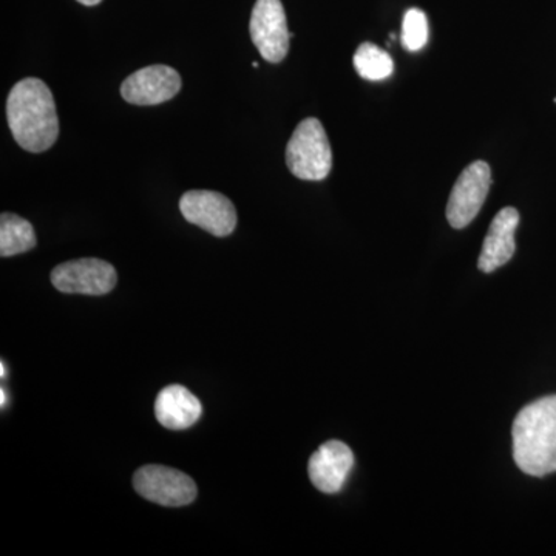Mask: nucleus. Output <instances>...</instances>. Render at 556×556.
I'll use <instances>...</instances> for the list:
<instances>
[{"label": "nucleus", "instance_id": "1", "mask_svg": "<svg viewBox=\"0 0 556 556\" xmlns=\"http://www.w3.org/2000/svg\"><path fill=\"white\" fill-rule=\"evenodd\" d=\"M7 118L14 141L31 153L49 150L60 137L56 102L43 80L25 78L11 89Z\"/></svg>", "mask_w": 556, "mask_h": 556}, {"label": "nucleus", "instance_id": "2", "mask_svg": "<svg viewBox=\"0 0 556 556\" xmlns=\"http://www.w3.org/2000/svg\"><path fill=\"white\" fill-rule=\"evenodd\" d=\"M514 459L530 477L556 471V396L538 399L518 413L511 428Z\"/></svg>", "mask_w": 556, "mask_h": 556}, {"label": "nucleus", "instance_id": "3", "mask_svg": "<svg viewBox=\"0 0 556 556\" xmlns=\"http://www.w3.org/2000/svg\"><path fill=\"white\" fill-rule=\"evenodd\" d=\"M288 169L305 181H321L332 169V152L320 121L308 118L299 124L287 148Z\"/></svg>", "mask_w": 556, "mask_h": 556}, {"label": "nucleus", "instance_id": "4", "mask_svg": "<svg viewBox=\"0 0 556 556\" xmlns=\"http://www.w3.org/2000/svg\"><path fill=\"white\" fill-rule=\"evenodd\" d=\"M134 486L146 500L166 507L189 506L199 495L195 481L188 475L156 464L139 468Z\"/></svg>", "mask_w": 556, "mask_h": 556}, {"label": "nucleus", "instance_id": "5", "mask_svg": "<svg viewBox=\"0 0 556 556\" xmlns=\"http://www.w3.org/2000/svg\"><path fill=\"white\" fill-rule=\"evenodd\" d=\"M492 186V169L485 161H475L464 169L453 186L447 204V219L455 229H464L477 218Z\"/></svg>", "mask_w": 556, "mask_h": 556}, {"label": "nucleus", "instance_id": "6", "mask_svg": "<svg viewBox=\"0 0 556 556\" xmlns=\"http://www.w3.org/2000/svg\"><path fill=\"white\" fill-rule=\"evenodd\" d=\"M249 30L263 60L278 64L287 58L289 39L294 35L288 30L287 13L280 0H257Z\"/></svg>", "mask_w": 556, "mask_h": 556}, {"label": "nucleus", "instance_id": "7", "mask_svg": "<svg viewBox=\"0 0 556 556\" xmlns=\"http://www.w3.org/2000/svg\"><path fill=\"white\" fill-rule=\"evenodd\" d=\"M118 274L110 263L98 258L61 263L51 273V283L64 294L104 295L113 291Z\"/></svg>", "mask_w": 556, "mask_h": 556}, {"label": "nucleus", "instance_id": "8", "mask_svg": "<svg viewBox=\"0 0 556 556\" xmlns=\"http://www.w3.org/2000/svg\"><path fill=\"white\" fill-rule=\"evenodd\" d=\"M182 217L215 237L236 230L237 211L232 201L212 190H189L179 200Z\"/></svg>", "mask_w": 556, "mask_h": 556}, {"label": "nucleus", "instance_id": "9", "mask_svg": "<svg viewBox=\"0 0 556 556\" xmlns=\"http://www.w3.org/2000/svg\"><path fill=\"white\" fill-rule=\"evenodd\" d=\"M181 76L169 65H149L124 80L121 97L134 105H159L177 97Z\"/></svg>", "mask_w": 556, "mask_h": 556}, {"label": "nucleus", "instance_id": "10", "mask_svg": "<svg viewBox=\"0 0 556 556\" xmlns=\"http://www.w3.org/2000/svg\"><path fill=\"white\" fill-rule=\"evenodd\" d=\"M354 467V455L346 444L329 441L311 456L308 473L311 482L320 492L334 495L345 485Z\"/></svg>", "mask_w": 556, "mask_h": 556}, {"label": "nucleus", "instance_id": "11", "mask_svg": "<svg viewBox=\"0 0 556 556\" xmlns=\"http://www.w3.org/2000/svg\"><path fill=\"white\" fill-rule=\"evenodd\" d=\"M519 225V212L515 207H504L497 212L490 225L481 255L478 260V268L482 273L490 274L507 265L517 251L515 232Z\"/></svg>", "mask_w": 556, "mask_h": 556}, {"label": "nucleus", "instance_id": "12", "mask_svg": "<svg viewBox=\"0 0 556 556\" xmlns=\"http://www.w3.org/2000/svg\"><path fill=\"white\" fill-rule=\"evenodd\" d=\"M203 415V405L188 388L169 386L160 391L155 401V416L169 430H186L195 426Z\"/></svg>", "mask_w": 556, "mask_h": 556}, {"label": "nucleus", "instance_id": "13", "mask_svg": "<svg viewBox=\"0 0 556 556\" xmlns=\"http://www.w3.org/2000/svg\"><path fill=\"white\" fill-rule=\"evenodd\" d=\"M36 233L31 223L20 215L5 212L0 217V255L13 257L36 248Z\"/></svg>", "mask_w": 556, "mask_h": 556}, {"label": "nucleus", "instance_id": "14", "mask_svg": "<svg viewBox=\"0 0 556 556\" xmlns=\"http://www.w3.org/2000/svg\"><path fill=\"white\" fill-rule=\"evenodd\" d=\"M353 64L358 76L367 80H383L390 78L394 72L393 58L371 42L358 46L354 53Z\"/></svg>", "mask_w": 556, "mask_h": 556}, {"label": "nucleus", "instance_id": "15", "mask_svg": "<svg viewBox=\"0 0 556 556\" xmlns=\"http://www.w3.org/2000/svg\"><path fill=\"white\" fill-rule=\"evenodd\" d=\"M428 42V21L419 9H409L402 21V46L408 51H419Z\"/></svg>", "mask_w": 556, "mask_h": 556}, {"label": "nucleus", "instance_id": "16", "mask_svg": "<svg viewBox=\"0 0 556 556\" xmlns=\"http://www.w3.org/2000/svg\"><path fill=\"white\" fill-rule=\"evenodd\" d=\"M78 2L86 7H94L101 3V0H78Z\"/></svg>", "mask_w": 556, "mask_h": 556}, {"label": "nucleus", "instance_id": "17", "mask_svg": "<svg viewBox=\"0 0 556 556\" xmlns=\"http://www.w3.org/2000/svg\"><path fill=\"white\" fill-rule=\"evenodd\" d=\"M2 407H5V390H2Z\"/></svg>", "mask_w": 556, "mask_h": 556}, {"label": "nucleus", "instance_id": "18", "mask_svg": "<svg viewBox=\"0 0 556 556\" xmlns=\"http://www.w3.org/2000/svg\"><path fill=\"white\" fill-rule=\"evenodd\" d=\"M252 67L258 68V62H252Z\"/></svg>", "mask_w": 556, "mask_h": 556}, {"label": "nucleus", "instance_id": "19", "mask_svg": "<svg viewBox=\"0 0 556 556\" xmlns=\"http://www.w3.org/2000/svg\"><path fill=\"white\" fill-rule=\"evenodd\" d=\"M5 376V365L2 364V378Z\"/></svg>", "mask_w": 556, "mask_h": 556}]
</instances>
